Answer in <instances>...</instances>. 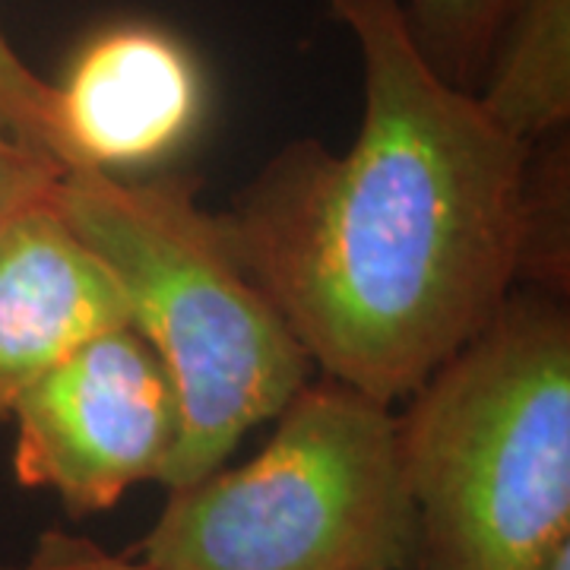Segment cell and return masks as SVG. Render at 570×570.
<instances>
[{
    "label": "cell",
    "instance_id": "1",
    "mask_svg": "<svg viewBox=\"0 0 570 570\" xmlns=\"http://www.w3.org/2000/svg\"><path fill=\"white\" fill-rule=\"evenodd\" d=\"M324 3L362 55L355 140L285 142L216 216L317 374L393 406L520 288L532 142L434 73L400 0Z\"/></svg>",
    "mask_w": 570,
    "mask_h": 570
},
{
    "label": "cell",
    "instance_id": "2",
    "mask_svg": "<svg viewBox=\"0 0 570 570\" xmlns=\"http://www.w3.org/2000/svg\"><path fill=\"white\" fill-rule=\"evenodd\" d=\"M412 570H532L570 539L568 298L513 288L409 396Z\"/></svg>",
    "mask_w": 570,
    "mask_h": 570
},
{
    "label": "cell",
    "instance_id": "3",
    "mask_svg": "<svg viewBox=\"0 0 570 570\" xmlns=\"http://www.w3.org/2000/svg\"><path fill=\"white\" fill-rule=\"evenodd\" d=\"M197 194L200 178H124L86 165L63 168L55 187L63 219L108 266L127 321L181 396L168 491L225 466L247 431L273 422L317 374Z\"/></svg>",
    "mask_w": 570,
    "mask_h": 570
},
{
    "label": "cell",
    "instance_id": "4",
    "mask_svg": "<svg viewBox=\"0 0 570 570\" xmlns=\"http://www.w3.org/2000/svg\"><path fill=\"white\" fill-rule=\"evenodd\" d=\"M140 554L153 570H412L400 412L314 374L247 463L168 494Z\"/></svg>",
    "mask_w": 570,
    "mask_h": 570
},
{
    "label": "cell",
    "instance_id": "5",
    "mask_svg": "<svg viewBox=\"0 0 570 570\" xmlns=\"http://www.w3.org/2000/svg\"><path fill=\"white\" fill-rule=\"evenodd\" d=\"M10 419L17 482L55 491L73 520L111 510L140 482H165L184 434L175 381L130 324L41 374Z\"/></svg>",
    "mask_w": 570,
    "mask_h": 570
},
{
    "label": "cell",
    "instance_id": "6",
    "mask_svg": "<svg viewBox=\"0 0 570 570\" xmlns=\"http://www.w3.org/2000/svg\"><path fill=\"white\" fill-rule=\"evenodd\" d=\"M55 86L67 168L121 175L159 165L204 118L200 63L181 39L153 22H118L96 32Z\"/></svg>",
    "mask_w": 570,
    "mask_h": 570
},
{
    "label": "cell",
    "instance_id": "7",
    "mask_svg": "<svg viewBox=\"0 0 570 570\" xmlns=\"http://www.w3.org/2000/svg\"><path fill=\"white\" fill-rule=\"evenodd\" d=\"M124 324L121 288L55 190L0 228V419L70 352Z\"/></svg>",
    "mask_w": 570,
    "mask_h": 570
},
{
    "label": "cell",
    "instance_id": "8",
    "mask_svg": "<svg viewBox=\"0 0 570 570\" xmlns=\"http://www.w3.org/2000/svg\"><path fill=\"white\" fill-rule=\"evenodd\" d=\"M479 102L517 140L539 142L570 121V0H513Z\"/></svg>",
    "mask_w": 570,
    "mask_h": 570
},
{
    "label": "cell",
    "instance_id": "9",
    "mask_svg": "<svg viewBox=\"0 0 570 570\" xmlns=\"http://www.w3.org/2000/svg\"><path fill=\"white\" fill-rule=\"evenodd\" d=\"M568 140L561 130L532 142L527 168V213H523V257L520 285L568 298Z\"/></svg>",
    "mask_w": 570,
    "mask_h": 570
},
{
    "label": "cell",
    "instance_id": "10",
    "mask_svg": "<svg viewBox=\"0 0 570 570\" xmlns=\"http://www.w3.org/2000/svg\"><path fill=\"white\" fill-rule=\"evenodd\" d=\"M412 39L450 86L479 92L513 0H400Z\"/></svg>",
    "mask_w": 570,
    "mask_h": 570
},
{
    "label": "cell",
    "instance_id": "11",
    "mask_svg": "<svg viewBox=\"0 0 570 570\" xmlns=\"http://www.w3.org/2000/svg\"><path fill=\"white\" fill-rule=\"evenodd\" d=\"M0 137L67 168L58 86L41 80L0 29Z\"/></svg>",
    "mask_w": 570,
    "mask_h": 570
},
{
    "label": "cell",
    "instance_id": "12",
    "mask_svg": "<svg viewBox=\"0 0 570 570\" xmlns=\"http://www.w3.org/2000/svg\"><path fill=\"white\" fill-rule=\"evenodd\" d=\"M61 171L63 168L55 159L0 137V228L20 209L48 197Z\"/></svg>",
    "mask_w": 570,
    "mask_h": 570
},
{
    "label": "cell",
    "instance_id": "13",
    "mask_svg": "<svg viewBox=\"0 0 570 570\" xmlns=\"http://www.w3.org/2000/svg\"><path fill=\"white\" fill-rule=\"evenodd\" d=\"M0 570H153L142 561L102 549L99 542L80 532L45 530L32 551L17 564H0Z\"/></svg>",
    "mask_w": 570,
    "mask_h": 570
},
{
    "label": "cell",
    "instance_id": "14",
    "mask_svg": "<svg viewBox=\"0 0 570 570\" xmlns=\"http://www.w3.org/2000/svg\"><path fill=\"white\" fill-rule=\"evenodd\" d=\"M532 570H570V539L558 542Z\"/></svg>",
    "mask_w": 570,
    "mask_h": 570
}]
</instances>
